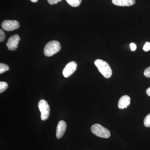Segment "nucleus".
Masks as SVG:
<instances>
[{
    "label": "nucleus",
    "mask_w": 150,
    "mask_h": 150,
    "mask_svg": "<svg viewBox=\"0 0 150 150\" xmlns=\"http://www.w3.org/2000/svg\"><path fill=\"white\" fill-rule=\"evenodd\" d=\"M100 72L106 79H109L112 74V71L110 66L107 63L101 59H97L94 62Z\"/></svg>",
    "instance_id": "obj_1"
},
{
    "label": "nucleus",
    "mask_w": 150,
    "mask_h": 150,
    "mask_svg": "<svg viewBox=\"0 0 150 150\" xmlns=\"http://www.w3.org/2000/svg\"><path fill=\"white\" fill-rule=\"evenodd\" d=\"M61 46L59 41L52 40L46 44L44 48V54L47 57H50L59 52Z\"/></svg>",
    "instance_id": "obj_2"
},
{
    "label": "nucleus",
    "mask_w": 150,
    "mask_h": 150,
    "mask_svg": "<svg viewBox=\"0 0 150 150\" xmlns=\"http://www.w3.org/2000/svg\"><path fill=\"white\" fill-rule=\"evenodd\" d=\"M91 131L93 134L100 138L108 139L110 136V131L98 123L91 126Z\"/></svg>",
    "instance_id": "obj_3"
},
{
    "label": "nucleus",
    "mask_w": 150,
    "mask_h": 150,
    "mask_svg": "<svg viewBox=\"0 0 150 150\" xmlns=\"http://www.w3.org/2000/svg\"><path fill=\"white\" fill-rule=\"evenodd\" d=\"M38 106L41 113V120H47L49 117L50 112V107L48 103L44 100H41L38 103Z\"/></svg>",
    "instance_id": "obj_4"
},
{
    "label": "nucleus",
    "mask_w": 150,
    "mask_h": 150,
    "mask_svg": "<svg viewBox=\"0 0 150 150\" xmlns=\"http://www.w3.org/2000/svg\"><path fill=\"white\" fill-rule=\"evenodd\" d=\"M1 25L3 29L8 31L18 29L20 26L18 22L15 20L4 21Z\"/></svg>",
    "instance_id": "obj_5"
},
{
    "label": "nucleus",
    "mask_w": 150,
    "mask_h": 150,
    "mask_svg": "<svg viewBox=\"0 0 150 150\" xmlns=\"http://www.w3.org/2000/svg\"><path fill=\"white\" fill-rule=\"evenodd\" d=\"M20 40V38L18 34H15L11 36L6 43L8 49L9 51H15L18 48V43Z\"/></svg>",
    "instance_id": "obj_6"
},
{
    "label": "nucleus",
    "mask_w": 150,
    "mask_h": 150,
    "mask_svg": "<svg viewBox=\"0 0 150 150\" xmlns=\"http://www.w3.org/2000/svg\"><path fill=\"white\" fill-rule=\"evenodd\" d=\"M77 64L74 62H71L65 66L63 71V74L65 78H68L73 74L76 70Z\"/></svg>",
    "instance_id": "obj_7"
},
{
    "label": "nucleus",
    "mask_w": 150,
    "mask_h": 150,
    "mask_svg": "<svg viewBox=\"0 0 150 150\" xmlns=\"http://www.w3.org/2000/svg\"><path fill=\"white\" fill-rule=\"evenodd\" d=\"M67 127V123L65 121L62 120L59 121L56 129V137L57 139H61L63 137L66 131Z\"/></svg>",
    "instance_id": "obj_8"
},
{
    "label": "nucleus",
    "mask_w": 150,
    "mask_h": 150,
    "mask_svg": "<svg viewBox=\"0 0 150 150\" xmlns=\"http://www.w3.org/2000/svg\"><path fill=\"white\" fill-rule=\"evenodd\" d=\"M131 103V98L127 95L121 96L118 102V107L121 109L126 108L129 106Z\"/></svg>",
    "instance_id": "obj_9"
},
{
    "label": "nucleus",
    "mask_w": 150,
    "mask_h": 150,
    "mask_svg": "<svg viewBox=\"0 0 150 150\" xmlns=\"http://www.w3.org/2000/svg\"><path fill=\"white\" fill-rule=\"evenodd\" d=\"M112 4L119 6H130L134 5L135 0H112Z\"/></svg>",
    "instance_id": "obj_10"
},
{
    "label": "nucleus",
    "mask_w": 150,
    "mask_h": 150,
    "mask_svg": "<svg viewBox=\"0 0 150 150\" xmlns=\"http://www.w3.org/2000/svg\"><path fill=\"white\" fill-rule=\"evenodd\" d=\"M68 4L71 6L77 7L81 3L82 0H66Z\"/></svg>",
    "instance_id": "obj_11"
},
{
    "label": "nucleus",
    "mask_w": 150,
    "mask_h": 150,
    "mask_svg": "<svg viewBox=\"0 0 150 150\" xmlns=\"http://www.w3.org/2000/svg\"><path fill=\"white\" fill-rule=\"evenodd\" d=\"M9 69L8 66L6 64H0V74H2Z\"/></svg>",
    "instance_id": "obj_12"
},
{
    "label": "nucleus",
    "mask_w": 150,
    "mask_h": 150,
    "mask_svg": "<svg viewBox=\"0 0 150 150\" xmlns=\"http://www.w3.org/2000/svg\"><path fill=\"white\" fill-rule=\"evenodd\" d=\"M8 85L5 82L1 81L0 82V93H2L4 91H5L6 89L8 88Z\"/></svg>",
    "instance_id": "obj_13"
},
{
    "label": "nucleus",
    "mask_w": 150,
    "mask_h": 150,
    "mask_svg": "<svg viewBox=\"0 0 150 150\" xmlns=\"http://www.w3.org/2000/svg\"><path fill=\"white\" fill-rule=\"evenodd\" d=\"M144 124L146 127H150V113L146 116L144 119Z\"/></svg>",
    "instance_id": "obj_14"
},
{
    "label": "nucleus",
    "mask_w": 150,
    "mask_h": 150,
    "mask_svg": "<svg viewBox=\"0 0 150 150\" xmlns=\"http://www.w3.org/2000/svg\"><path fill=\"white\" fill-rule=\"evenodd\" d=\"M5 38V34L2 30L0 29V42H2Z\"/></svg>",
    "instance_id": "obj_15"
},
{
    "label": "nucleus",
    "mask_w": 150,
    "mask_h": 150,
    "mask_svg": "<svg viewBox=\"0 0 150 150\" xmlns=\"http://www.w3.org/2000/svg\"><path fill=\"white\" fill-rule=\"evenodd\" d=\"M144 75L146 77L150 78V67L146 68L145 70Z\"/></svg>",
    "instance_id": "obj_16"
},
{
    "label": "nucleus",
    "mask_w": 150,
    "mask_h": 150,
    "mask_svg": "<svg viewBox=\"0 0 150 150\" xmlns=\"http://www.w3.org/2000/svg\"><path fill=\"white\" fill-rule=\"evenodd\" d=\"M143 50L145 51H148L150 50V43L149 42H146L145 43L144 46L143 47Z\"/></svg>",
    "instance_id": "obj_17"
},
{
    "label": "nucleus",
    "mask_w": 150,
    "mask_h": 150,
    "mask_svg": "<svg viewBox=\"0 0 150 150\" xmlns=\"http://www.w3.org/2000/svg\"><path fill=\"white\" fill-rule=\"evenodd\" d=\"M62 1V0H47L48 3L51 5L56 4Z\"/></svg>",
    "instance_id": "obj_18"
},
{
    "label": "nucleus",
    "mask_w": 150,
    "mask_h": 150,
    "mask_svg": "<svg viewBox=\"0 0 150 150\" xmlns=\"http://www.w3.org/2000/svg\"><path fill=\"white\" fill-rule=\"evenodd\" d=\"M130 47L132 51H135L137 49V45L134 43H131L130 44Z\"/></svg>",
    "instance_id": "obj_19"
},
{
    "label": "nucleus",
    "mask_w": 150,
    "mask_h": 150,
    "mask_svg": "<svg viewBox=\"0 0 150 150\" xmlns=\"http://www.w3.org/2000/svg\"><path fill=\"white\" fill-rule=\"evenodd\" d=\"M146 93L149 96H150V87L147 89Z\"/></svg>",
    "instance_id": "obj_20"
},
{
    "label": "nucleus",
    "mask_w": 150,
    "mask_h": 150,
    "mask_svg": "<svg viewBox=\"0 0 150 150\" xmlns=\"http://www.w3.org/2000/svg\"><path fill=\"white\" fill-rule=\"evenodd\" d=\"M31 1H32V2L33 3H36L38 1V0H30Z\"/></svg>",
    "instance_id": "obj_21"
}]
</instances>
